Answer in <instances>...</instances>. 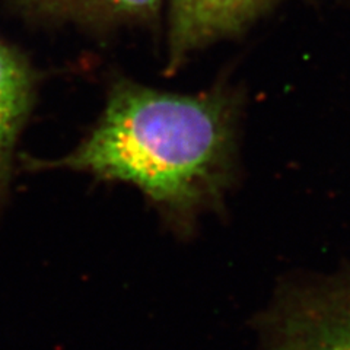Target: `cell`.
<instances>
[{"instance_id":"cell-2","label":"cell","mask_w":350,"mask_h":350,"mask_svg":"<svg viewBox=\"0 0 350 350\" xmlns=\"http://www.w3.org/2000/svg\"><path fill=\"white\" fill-rule=\"evenodd\" d=\"M267 338L269 350H350V275L288 293Z\"/></svg>"},{"instance_id":"cell-1","label":"cell","mask_w":350,"mask_h":350,"mask_svg":"<svg viewBox=\"0 0 350 350\" xmlns=\"http://www.w3.org/2000/svg\"><path fill=\"white\" fill-rule=\"evenodd\" d=\"M234 94L162 92L118 82L78 148L37 168H60L133 185L167 219L189 228L221 206L235 175Z\"/></svg>"},{"instance_id":"cell-3","label":"cell","mask_w":350,"mask_h":350,"mask_svg":"<svg viewBox=\"0 0 350 350\" xmlns=\"http://www.w3.org/2000/svg\"><path fill=\"white\" fill-rule=\"evenodd\" d=\"M278 0H172L170 70L207 44L235 36Z\"/></svg>"},{"instance_id":"cell-4","label":"cell","mask_w":350,"mask_h":350,"mask_svg":"<svg viewBox=\"0 0 350 350\" xmlns=\"http://www.w3.org/2000/svg\"><path fill=\"white\" fill-rule=\"evenodd\" d=\"M34 75L21 54L0 41V194L9 177L18 136L29 114Z\"/></svg>"},{"instance_id":"cell-5","label":"cell","mask_w":350,"mask_h":350,"mask_svg":"<svg viewBox=\"0 0 350 350\" xmlns=\"http://www.w3.org/2000/svg\"><path fill=\"white\" fill-rule=\"evenodd\" d=\"M46 12L98 19H145L157 14L161 0H21Z\"/></svg>"}]
</instances>
